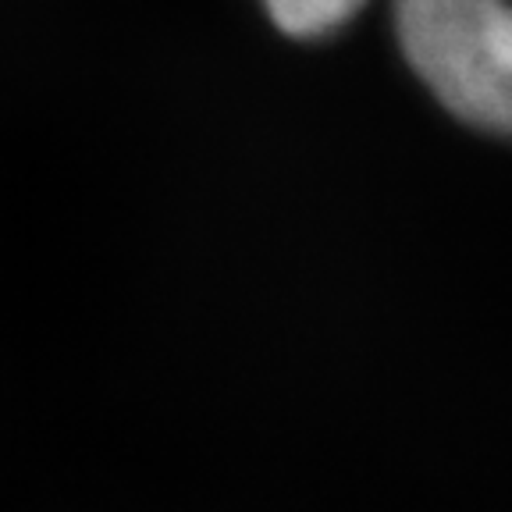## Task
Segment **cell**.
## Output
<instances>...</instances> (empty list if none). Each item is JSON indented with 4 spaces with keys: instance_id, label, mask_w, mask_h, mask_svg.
Masks as SVG:
<instances>
[{
    "instance_id": "1",
    "label": "cell",
    "mask_w": 512,
    "mask_h": 512,
    "mask_svg": "<svg viewBox=\"0 0 512 512\" xmlns=\"http://www.w3.org/2000/svg\"><path fill=\"white\" fill-rule=\"evenodd\" d=\"M395 32L448 114L512 136V0H395Z\"/></svg>"
},
{
    "instance_id": "2",
    "label": "cell",
    "mask_w": 512,
    "mask_h": 512,
    "mask_svg": "<svg viewBox=\"0 0 512 512\" xmlns=\"http://www.w3.org/2000/svg\"><path fill=\"white\" fill-rule=\"evenodd\" d=\"M264 4L281 32L299 40H317L342 29L367 0H264Z\"/></svg>"
}]
</instances>
